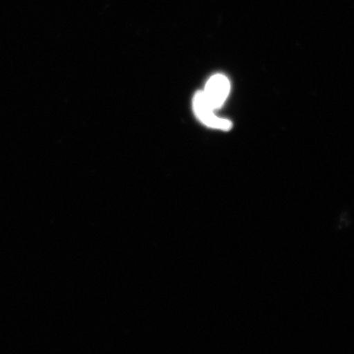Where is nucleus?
Listing matches in <instances>:
<instances>
[{"label": "nucleus", "instance_id": "f257e3e1", "mask_svg": "<svg viewBox=\"0 0 354 354\" xmlns=\"http://www.w3.org/2000/svg\"><path fill=\"white\" fill-rule=\"evenodd\" d=\"M193 109H194L197 118L207 127L223 130V131H227L232 127L230 120L218 118L214 114V109L212 108L204 92H199L195 95Z\"/></svg>", "mask_w": 354, "mask_h": 354}, {"label": "nucleus", "instance_id": "f03ea898", "mask_svg": "<svg viewBox=\"0 0 354 354\" xmlns=\"http://www.w3.org/2000/svg\"><path fill=\"white\" fill-rule=\"evenodd\" d=\"M230 84L227 77L216 74L212 77L207 83L206 88L203 91L212 108H221L230 94Z\"/></svg>", "mask_w": 354, "mask_h": 354}]
</instances>
